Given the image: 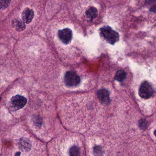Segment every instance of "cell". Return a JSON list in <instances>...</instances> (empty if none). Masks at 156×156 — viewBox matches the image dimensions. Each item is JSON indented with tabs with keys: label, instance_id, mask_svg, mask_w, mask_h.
Segmentation results:
<instances>
[{
	"label": "cell",
	"instance_id": "obj_1",
	"mask_svg": "<svg viewBox=\"0 0 156 156\" xmlns=\"http://www.w3.org/2000/svg\"><path fill=\"white\" fill-rule=\"evenodd\" d=\"M100 31L101 36L109 44L114 45L119 41V34L113 30L110 27L104 26L101 27Z\"/></svg>",
	"mask_w": 156,
	"mask_h": 156
},
{
	"label": "cell",
	"instance_id": "obj_2",
	"mask_svg": "<svg viewBox=\"0 0 156 156\" xmlns=\"http://www.w3.org/2000/svg\"><path fill=\"white\" fill-rule=\"evenodd\" d=\"M154 89L153 86L147 81L142 83L139 90V94L143 99H148L154 94Z\"/></svg>",
	"mask_w": 156,
	"mask_h": 156
},
{
	"label": "cell",
	"instance_id": "obj_3",
	"mask_svg": "<svg viewBox=\"0 0 156 156\" xmlns=\"http://www.w3.org/2000/svg\"><path fill=\"white\" fill-rule=\"evenodd\" d=\"M64 81L67 86L74 87L80 84L81 80L80 78L76 72L69 71L65 74Z\"/></svg>",
	"mask_w": 156,
	"mask_h": 156
},
{
	"label": "cell",
	"instance_id": "obj_4",
	"mask_svg": "<svg viewBox=\"0 0 156 156\" xmlns=\"http://www.w3.org/2000/svg\"><path fill=\"white\" fill-rule=\"evenodd\" d=\"M27 103V100L25 97L20 95H16L11 99L12 107L14 110H18L24 107Z\"/></svg>",
	"mask_w": 156,
	"mask_h": 156
},
{
	"label": "cell",
	"instance_id": "obj_5",
	"mask_svg": "<svg viewBox=\"0 0 156 156\" xmlns=\"http://www.w3.org/2000/svg\"><path fill=\"white\" fill-rule=\"evenodd\" d=\"M58 36L60 40L65 44H69L73 37L72 30L69 28H66L59 30Z\"/></svg>",
	"mask_w": 156,
	"mask_h": 156
},
{
	"label": "cell",
	"instance_id": "obj_6",
	"mask_svg": "<svg viewBox=\"0 0 156 156\" xmlns=\"http://www.w3.org/2000/svg\"><path fill=\"white\" fill-rule=\"evenodd\" d=\"M97 96L100 102L106 104L110 101V92L106 89H101L97 93Z\"/></svg>",
	"mask_w": 156,
	"mask_h": 156
},
{
	"label": "cell",
	"instance_id": "obj_7",
	"mask_svg": "<svg viewBox=\"0 0 156 156\" xmlns=\"http://www.w3.org/2000/svg\"><path fill=\"white\" fill-rule=\"evenodd\" d=\"M34 17V11L30 8H26L22 12V19L23 21L26 23L28 24L31 23Z\"/></svg>",
	"mask_w": 156,
	"mask_h": 156
},
{
	"label": "cell",
	"instance_id": "obj_8",
	"mask_svg": "<svg viewBox=\"0 0 156 156\" xmlns=\"http://www.w3.org/2000/svg\"><path fill=\"white\" fill-rule=\"evenodd\" d=\"M12 25L16 30L18 32L23 31L26 28L24 22L20 19H15L13 20Z\"/></svg>",
	"mask_w": 156,
	"mask_h": 156
},
{
	"label": "cell",
	"instance_id": "obj_9",
	"mask_svg": "<svg viewBox=\"0 0 156 156\" xmlns=\"http://www.w3.org/2000/svg\"><path fill=\"white\" fill-rule=\"evenodd\" d=\"M86 15L89 20L92 21L98 16V11L96 8L92 6L89 7L86 12Z\"/></svg>",
	"mask_w": 156,
	"mask_h": 156
},
{
	"label": "cell",
	"instance_id": "obj_10",
	"mask_svg": "<svg viewBox=\"0 0 156 156\" xmlns=\"http://www.w3.org/2000/svg\"><path fill=\"white\" fill-rule=\"evenodd\" d=\"M126 72L123 70H120L116 72L115 76V79L118 81H122L126 79Z\"/></svg>",
	"mask_w": 156,
	"mask_h": 156
},
{
	"label": "cell",
	"instance_id": "obj_11",
	"mask_svg": "<svg viewBox=\"0 0 156 156\" xmlns=\"http://www.w3.org/2000/svg\"><path fill=\"white\" fill-rule=\"evenodd\" d=\"M69 154L70 156H81L80 148L76 146H73L70 147Z\"/></svg>",
	"mask_w": 156,
	"mask_h": 156
},
{
	"label": "cell",
	"instance_id": "obj_12",
	"mask_svg": "<svg viewBox=\"0 0 156 156\" xmlns=\"http://www.w3.org/2000/svg\"><path fill=\"white\" fill-rule=\"evenodd\" d=\"M93 154L94 156H103L104 151L101 147L95 146L93 148Z\"/></svg>",
	"mask_w": 156,
	"mask_h": 156
},
{
	"label": "cell",
	"instance_id": "obj_13",
	"mask_svg": "<svg viewBox=\"0 0 156 156\" xmlns=\"http://www.w3.org/2000/svg\"><path fill=\"white\" fill-rule=\"evenodd\" d=\"M11 0H0V10H4L7 8L10 3Z\"/></svg>",
	"mask_w": 156,
	"mask_h": 156
},
{
	"label": "cell",
	"instance_id": "obj_14",
	"mask_svg": "<svg viewBox=\"0 0 156 156\" xmlns=\"http://www.w3.org/2000/svg\"><path fill=\"white\" fill-rule=\"evenodd\" d=\"M138 125L139 127L142 130H145L147 126V122L145 120L141 119L138 122Z\"/></svg>",
	"mask_w": 156,
	"mask_h": 156
},
{
	"label": "cell",
	"instance_id": "obj_15",
	"mask_svg": "<svg viewBox=\"0 0 156 156\" xmlns=\"http://www.w3.org/2000/svg\"><path fill=\"white\" fill-rule=\"evenodd\" d=\"M146 2L148 4H152L156 2V0H145Z\"/></svg>",
	"mask_w": 156,
	"mask_h": 156
},
{
	"label": "cell",
	"instance_id": "obj_16",
	"mask_svg": "<svg viewBox=\"0 0 156 156\" xmlns=\"http://www.w3.org/2000/svg\"><path fill=\"white\" fill-rule=\"evenodd\" d=\"M151 11L153 12H156V5L153 6V7L151 9Z\"/></svg>",
	"mask_w": 156,
	"mask_h": 156
},
{
	"label": "cell",
	"instance_id": "obj_17",
	"mask_svg": "<svg viewBox=\"0 0 156 156\" xmlns=\"http://www.w3.org/2000/svg\"><path fill=\"white\" fill-rule=\"evenodd\" d=\"M154 133L155 136H156V130L155 131Z\"/></svg>",
	"mask_w": 156,
	"mask_h": 156
}]
</instances>
